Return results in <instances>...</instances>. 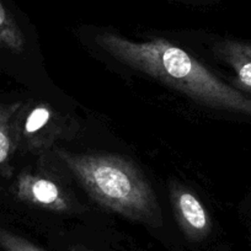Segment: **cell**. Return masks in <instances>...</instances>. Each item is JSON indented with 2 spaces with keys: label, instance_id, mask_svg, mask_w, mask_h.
I'll return each instance as SVG.
<instances>
[{
  "label": "cell",
  "instance_id": "cell-2",
  "mask_svg": "<svg viewBox=\"0 0 251 251\" xmlns=\"http://www.w3.org/2000/svg\"><path fill=\"white\" fill-rule=\"evenodd\" d=\"M55 153L101 206L132 221L160 226L163 218L155 192L128 160L111 154H78L64 149Z\"/></svg>",
  "mask_w": 251,
  "mask_h": 251
},
{
  "label": "cell",
  "instance_id": "cell-7",
  "mask_svg": "<svg viewBox=\"0 0 251 251\" xmlns=\"http://www.w3.org/2000/svg\"><path fill=\"white\" fill-rule=\"evenodd\" d=\"M25 103H0V166L8 163L19 147L18 120Z\"/></svg>",
  "mask_w": 251,
  "mask_h": 251
},
{
  "label": "cell",
  "instance_id": "cell-9",
  "mask_svg": "<svg viewBox=\"0 0 251 251\" xmlns=\"http://www.w3.org/2000/svg\"><path fill=\"white\" fill-rule=\"evenodd\" d=\"M0 246L5 251H45L27 239L0 228Z\"/></svg>",
  "mask_w": 251,
  "mask_h": 251
},
{
  "label": "cell",
  "instance_id": "cell-4",
  "mask_svg": "<svg viewBox=\"0 0 251 251\" xmlns=\"http://www.w3.org/2000/svg\"><path fill=\"white\" fill-rule=\"evenodd\" d=\"M15 195L20 201L53 212L71 209V199L62 186L38 174L23 173L15 182Z\"/></svg>",
  "mask_w": 251,
  "mask_h": 251
},
{
  "label": "cell",
  "instance_id": "cell-8",
  "mask_svg": "<svg viewBox=\"0 0 251 251\" xmlns=\"http://www.w3.org/2000/svg\"><path fill=\"white\" fill-rule=\"evenodd\" d=\"M25 35L15 16L0 0V46L14 53H21L25 50Z\"/></svg>",
  "mask_w": 251,
  "mask_h": 251
},
{
  "label": "cell",
  "instance_id": "cell-3",
  "mask_svg": "<svg viewBox=\"0 0 251 251\" xmlns=\"http://www.w3.org/2000/svg\"><path fill=\"white\" fill-rule=\"evenodd\" d=\"M63 117L45 102L24 105L18 120V141L27 151H42L66 137Z\"/></svg>",
  "mask_w": 251,
  "mask_h": 251
},
{
  "label": "cell",
  "instance_id": "cell-5",
  "mask_svg": "<svg viewBox=\"0 0 251 251\" xmlns=\"http://www.w3.org/2000/svg\"><path fill=\"white\" fill-rule=\"evenodd\" d=\"M170 199L174 213L185 235L191 241L204 240L212 230V221L196 195L183 186L173 183Z\"/></svg>",
  "mask_w": 251,
  "mask_h": 251
},
{
  "label": "cell",
  "instance_id": "cell-11",
  "mask_svg": "<svg viewBox=\"0 0 251 251\" xmlns=\"http://www.w3.org/2000/svg\"><path fill=\"white\" fill-rule=\"evenodd\" d=\"M182 1H192V3H199V1H204V0H182Z\"/></svg>",
  "mask_w": 251,
  "mask_h": 251
},
{
  "label": "cell",
  "instance_id": "cell-1",
  "mask_svg": "<svg viewBox=\"0 0 251 251\" xmlns=\"http://www.w3.org/2000/svg\"><path fill=\"white\" fill-rule=\"evenodd\" d=\"M95 42L132 69L168 84L197 102L251 116V99L228 85L178 46L164 38L134 42L112 32L99 33Z\"/></svg>",
  "mask_w": 251,
  "mask_h": 251
},
{
  "label": "cell",
  "instance_id": "cell-6",
  "mask_svg": "<svg viewBox=\"0 0 251 251\" xmlns=\"http://www.w3.org/2000/svg\"><path fill=\"white\" fill-rule=\"evenodd\" d=\"M216 50L233 69L241 88L251 93V43L226 40L217 45Z\"/></svg>",
  "mask_w": 251,
  "mask_h": 251
},
{
  "label": "cell",
  "instance_id": "cell-10",
  "mask_svg": "<svg viewBox=\"0 0 251 251\" xmlns=\"http://www.w3.org/2000/svg\"><path fill=\"white\" fill-rule=\"evenodd\" d=\"M71 251H95V250H91V249L85 248V246H81V245H76L71 248Z\"/></svg>",
  "mask_w": 251,
  "mask_h": 251
}]
</instances>
